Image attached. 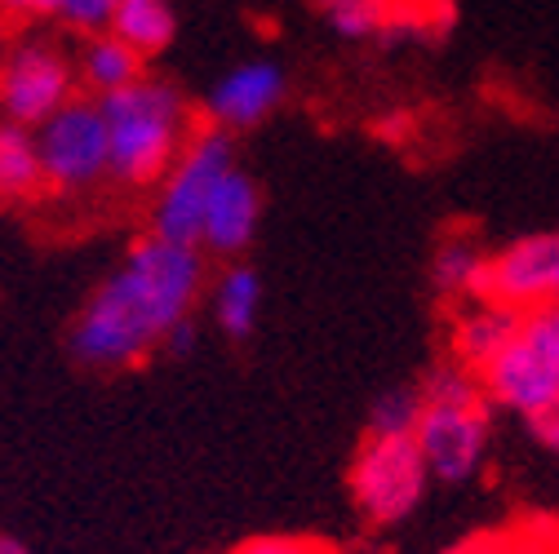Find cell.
<instances>
[{
  "instance_id": "16",
  "label": "cell",
  "mask_w": 559,
  "mask_h": 554,
  "mask_svg": "<svg viewBox=\"0 0 559 554\" xmlns=\"http://www.w3.org/2000/svg\"><path fill=\"white\" fill-rule=\"evenodd\" d=\"M143 62L147 58H138L124 40H116L111 32H98L81 53V76L98 98H107L133 81H143Z\"/></svg>"
},
{
  "instance_id": "27",
  "label": "cell",
  "mask_w": 559,
  "mask_h": 554,
  "mask_svg": "<svg viewBox=\"0 0 559 554\" xmlns=\"http://www.w3.org/2000/svg\"><path fill=\"white\" fill-rule=\"evenodd\" d=\"M440 554H466V545H449V550H440Z\"/></svg>"
},
{
  "instance_id": "28",
  "label": "cell",
  "mask_w": 559,
  "mask_h": 554,
  "mask_svg": "<svg viewBox=\"0 0 559 554\" xmlns=\"http://www.w3.org/2000/svg\"><path fill=\"white\" fill-rule=\"evenodd\" d=\"M324 554H337V550H324Z\"/></svg>"
},
{
  "instance_id": "26",
  "label": "cell",
  "mask_w": 559,
  "mask_h": 554,
  "mask_svg": "<svg viewBox=\"0 0 559 554\" xmlns=\"http://www.w3.org/2000/svg\"><path fill=\"white\" fill-rule=\"evenodd\" d=\"M0 554H32V550H27L19 537H5V532H0Z\"/></svg>"
},
{
  "instance_id": "14",
  "label": "cell",
  "mask_w": 559,
  "mask_h": 554,
  "mask_svg": "<svg viewBox=\"0 0 559 554\" xmlns=\"http://www.w3.org/2000/svg\"><path fill=\"white\" fill-rule=\"evenodd\" d=\"M174 5L169 0H116L111 10V36L124 40L138 58H156L174 40Z\"/></svg>"
},
{
  "instance_id": "13",
  "label": "cell",
  "mask_w": 559,
  "mask_h": 554,
  "mask_svg": "<svg viewBox=\"0 0 559 554\" xmlns=\"http://www.w3.org/2000/svg\"><path fill=\"white\" fill-rule=\"evenodd\" d=\"M316 10L342 40L391 36L404 32V23H413L417 32L431 27L427 5H404V0H316Z\"/></svg>"
},
{
  "instance_id": "9",
  "label": "cell",
  "mask_w": 559,
  "mask_h": 554,
  "mask_svg": "<svg viewBox=\"0 0 559 554\" xmlns=\"http://www.w3.org/2000/svg\"><path fill=\"white\" fill-rule=\"evenodd\" d=\"M72 89V67L53 45L27 40L0 62V111L10 116V124L40 129L53 111L76 98Z\"/></svg>"
},
{
  "instance_id": "11",
  "label": "cell",
  "mask_w": 559,
  "mask_h": 554,
  "mask_svg": "<svg viewBox=\"0 0 559 554\" xmlns=\"http://www.w3.org/2000/svg\"><path fill=\"white\" fill-rule=\"evenodd\" d=\"M258 218H262V191L258 182L245 173V169H231L214 200L204 209V222H200V253H218V257H236L253 244L258 236Z\"/></svg>"
},
{
  "instance_id": "10",
  "label": "cell",
  "mask_w": 559,
  "mask_h": 554,
  "mask_svg": "<svg viewBox=\"0 0 559 554\" xmlns=\"http://www.w3.org/2000/svg\"><path fill=\"white\" fill-rule=\"evenodd\" d=\"M285 89H289V81L271 58H249V62L231 67V72L209 89V98H204L209 124L223 129V133L253 129L285 103Z\"/></svg>"
},
{
  "instance_id": "21",
  "label": "cell",
  "mask_w": 559,
  "mask_h": 554,
  "mask_svg": "<svg viewBox=\"0 0 559 554\" xmlns=\"http://www.w3.org/2000/svg\"><path fill=\"white\" fill-rule=\"evenodd\" d=\"M111 10H116V0H53V19L72 23L81 32H94V36L111 27Z\"/></svg>"
},
{
  "instance_id": "5",
  "label": "cell",
  "mask_w": 559,
  "mask_h": 554,
  "mask_svg": "<svg viewBox=\"0 0 559 554\" xmlns=\"http://www.w3.org/2000/svg\"><path fill=\"white\" fill-rule=\"evenodd\" d=\"M231 169H236L231 133H223L214 124L195 129L191 143L182 147V156L174 160V169L160 182L156 209H152V236L174 240V244H200L204 209Z\"/></svg>"
},
{
  "instance_id": "1",
  "label": "cell",
  "mask_w": 559,
  "mask_h": 554,
  "mask_svg": "<svg viewBox=\"0 0 559 554\" xmlns=\"http://www.w3.org/2000/svg\"><path fill=\"white\" fill-rule=\"evenodd\" d=\"M204 289V253L147 236L129 249L116 275L94 289L72 324V356L90 369H129L191 320Z\"/></svg>"
},
{
  "instance_id": "23",
  "label": "cell",
  "mask_w": 559,
  "mask_h": 554,
  "mask_svg": "<svg viewBox=\"0 0 559 554\" xmlns=\"http://www.w3.org/2000/svg\"><path fill=\"white\" fill-rule=\"evenodd\" d=\"M0 10L14 19H53V0H0Z\"/></svg>"
},
{
  "instance_id": "4",
  "label": "cell",
  "mask_w": 559,
  "mask_h": 554,
  "mask_svg": "<svg viewBox=\"0 0 559 554\" xmlns=\"http://www.w3.org/2000/svg\"><path fill=\"white\" fill-rule=\"evenodd\" d=\"M488 404L520 422H542L559 404V302L520 315L507 351L475 373Z\"/></svg>"
},
{
  "instance_id": "22",
  "label": "cell",
  "mask_w": 559,
  "mask_h": 554,
  "mask_svg": "<svg viewBox=\"0 0 559 554\" xmlns=\"http://www.w3.org/2000/svg\"><path fill=\"white\" fill-rule=\"evenodd\" d=\"M329 545L320 541H302V537H253L245 541L236 554H324Z\"/></svg>"
},
{
  "instance_id": "2",
  "label": "cell",
  "mask_w": 559,
  "mask_h": 554,
  "mask_svg": "<svg viewBox=\"0 0 559 554\" xmlns=\"http://www.w3.org/2000/svg\"><path fill=\"white\" fill-rule=\"evenodd\" d=\"M98 111L107 124V173L124 186L165 182L195 133L187 98L160 76H143L98 98Z\"/></svg>"
},
{
  "instance_id": "25",
  "label": "cell",
  "mask_w": 559,
  "mask_h": 554,
  "mask_svg": "<svg viewBox=\"0 0 559 554\" xmlns=\"http://www.w3.org/2000/svg\"><path fill=\"white\" fill-rule=\"evenodd\" d=\"M191 346H195V328H191V320H182V324L165 337V351H169V356H187Z\"/></svg>"
},
{
  "instance_id": "8",
  "label": "cell",
  "mask_w": 559,
  "mask_h": 554,
  "mask_svg": "<svg viewBox=\"0 0 559 554\" xmlns=\"http://www.w3.org/2000/svg\"><path fill=\"white\" fill-rule=\"evenodd\" d=\"M479 298L511 306L520 315L559 302V227L520 236L488 253Z\"/></svg>"
},
{
  "instance_id": "7",
  "label": "cell",
  "mask_w": 559,
  "mask_h": 554,
  "mask_svg": "<svg viewBox=\"0 0 559 554\" xmlns=\"http://www.w3.org/2000/svg\"><path fill=\"white\" fill-rule=\"evenodd\" d=\"M36 152L45 186L53 191H85L107 178V124L98 103L72 98L36 129Z\"/></svg>"
},
{
  "instance_id": "19",
  "label": "cell",
  "mask_w": 559,
  "mask_h": 554,
  "mask_svg": "<svg viewBox=\"0 0 559 554\" xmlns=\"http://www.w3.org/2000/svg\"><path fill=\"white\" fill-rule=\"evenodd\" d=\"M462 545H466V554H559V523L524 519V523H511V528L479 532Z\"/></svg>"
},
{
  "instance_id": "15",
  "label": "cell",
  "mask_w": 559,
  "mask_h": 554,
  "mask_svg": "<svg viewBox=\"0 0 559 554\" xmlns=\"http://www.w3.org/2000/svg\"><path fill=\"white\" fill-rule=\"evenodd\" d=\"M214 311H218V324L227 337H249L258 328V311H262V280L258 270L245 266V262H231L218 285H214Z\"/></svg>"
},
{
  "instance_id": "6",
  "label": "cell",
  "mask_w": 559,
  "mask_h": 554,
  "mask_svg": "<svg viewBox=\"0 0 559 554\" xmlns=\"http://www.w3.org/2000/svg\"><path fill=\"white\" fill-rule=\"evenodd\" d=\"M431 489L413 435H369L352 461V497L373 528L404 523Z\"/></svg>"
},
{
  "instance_id": "12",
  "label": "cell",
  "mask_w": 559,
  "mask_h": 554,
  "mask_svg": "<svg viewBox=\"0 0 559 554\" xmlns=\"http://www.w3.org/2000/svg\"><path fill=\"white\" fill-rule=\"evenodd\" d=\"M515 328H520V311H511V306H498L488 298L462 302V311L453 315V333H449L453 364H462L466 373L488 369L511 346Z\"/></svg>"
},
{
  "instance_id": "20",
  "label": "cell",
  "mask_w": 559,
  "mask_h": 554,
  "mask_svg": "<svg viewBox=\"0 0 559 554\" xmlns=\"http://www.w3.org/2000/svg\"><path fill=\"white\" fill-rule=\"evenodd\" d=\"M417 418H423V395H417V386H395L373 404L369 435H413Z\"/></svg>"
},
{
  "instance_id": "24",
  "label": "cell",
  "mask_w": 559,
  "mask_h": 554,
  "mask_svg": "<svg viewBox=\"0 0 559 554\" xmlns=\"http://www.w3.org/2000/svg\"><path fill=\"white\" fill-rule=\"evenodd\" d=\"M533 435L542 439V448H550L555 457H559V404L546 412V418L542 422H533Z\"/></svg>"
},
{
  "instance_id": "18",
  "label": "cell",
  "mask_w": 559,
  "mask_h": 554,
  "mask_svg": "<svg viewBox=\"0 0 559 554\" xmlns=\"http://www.w3.org/2000/svg\"><path fill=\"white\" fill-rule=\"evenodd\" d=\"M45 186L40 173V152H36V129L23 124H0V195L5 200H27Z\"/></svg>"
},
{
  "instance_id": "3",
  "label": "cell",
  "mask_w": 559,
  "mask_h": 554,
  "mask_svg": "<svg viewBox=\"0 0 559 554\" xmlns=\"http://www.w3.org/2000/svg\"><path fill=\"white\" fill-rule=\"evenodd\" d=\"M417 395H423V418H417L413 439L427 461V474L440 483H466L479 474L488 439H493V404L479 377L462 364H444L427 373Z\"/></svg>"
},
{
  "instance_id": "17",
  "label": "cell",
  "mask_w": 559,
  "mask_h": 554,
  "mask_svg": "<svg viewBox=\"0 0 559 554\" xmlns=\"http://www.w3.org/2000/svg\"><path fill=\"white\" fill-rule=\"evenodd\" d=\"M484 262H488V249H479L471 236H449L436 249L431 280L444 298L471 302V298H479V285H484Z\"/></svg>"
}]
</instances>
